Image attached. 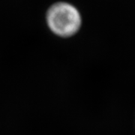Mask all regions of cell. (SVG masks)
I'll return each instance as SVG.
<instances>
[{
	"mask_svg": "<svg viewBox=\"0 0 135 135\" xmlns=\"http://www.w3.org/2000/svg\"><path fill=\"white\" fill-rule=\"evenodd\" d=\"M49 29L62 38H68L77 33L82 24L79 11L71 4L56 2L51 5L46 15Z\"/></svg>",
	"mask_w": 135,
	"mask_h": 135,
	"instance_id": "obj_1",
	"label": "cell"
}]
</instances>
